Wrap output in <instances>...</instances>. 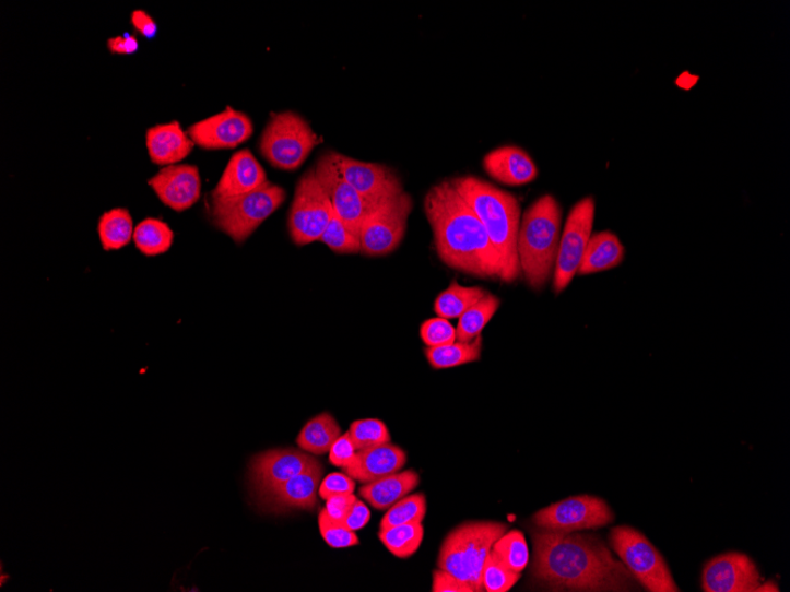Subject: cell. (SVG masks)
Returning <instances> with one entry per match:
<instances>
[{
  "label": "cell",
  "instance_id": "39",
  "mask_svg": "<svg viewBox=\"0 0 790 592\" xmlns=\"http://www.w3.org/2000/svg\"><path fill=\"white\" fill-rule=\"evenodd\" d=\"M421 338L427 346H439L457 341V330L449 320L436 317L421 327Z\"/></svg>",
  "mask_w": 790,
  "mask_h": 592
},
{
  "label": "cell",
  "instance_id": "17",
  "mask_svg": "<svg viewBox=\"0 0 790 592\" xmlns=\"http://www.w3.org/2000/svg\"><path fill=\"white\" fill-rule=\"evenodd\" d=\"M253 125L248 115L227 107L213 117L194 123L189 129L190 139L204 150H229L248 141Z\"/></svg>",
  "mask_w": 790,
  "mask_h": 592
},
{
  "label": "cell",
  "instance_id": "44",
  "mask_svg": "<svg viewBox=\"0 0 790 592\" xmlns=\"http://www.w3.org/2000/svg\"><path fill=\"white\" fill-rule=\"evenodd\" d=\"M369 521L370 511L367 505L364 501L356 499L347 517L344 518L342 525L356 532L364 529Z\"/></svg>",
  "mask_w": 790,
  "mask_h": 592
},
{
  "label": "cell",
  "instance_id": "37",
  "mask_svg": "<svg viewBox=\"0 0 790 592\" xmlns=\"http://www.w3.org/2000/svg\"><path fill=\"white\" fill-rule=\"evenodd\" d=\"M319 241L339 254H356L362 250L361 238L353 234L335 213Z\"/></svg>",
  "mask_w": 790,
  "mask_h": 592
},
{
  "label": "cell",
  "instance_id": "8",
  "mask_svg": "<svg viewBox=\"0 0 790 592\" xmlns=\"http://www.w3.org/2000/svg\"><path fill=\"white\" fill-rule=\"evenodd\" d=\"M320 142L321 139L300 115L284 111L272 115L262 134L260 150L270 165L296 170Z\"/></svg>",
  "mask_w": 790,
  "mask_h": 592
},
{
  "label": "cell",
  "instance_id": "41",
  "mask_svg": "<svg viewBox=\"0 0 790 592\" xmlns=\"http://www.w3.org/2000/svg\"><path fill=\"white\" fill-rule=\"evenodd\" d=\"M355 454L356 450L347 431L333 443L329 451V461L330 464L344 469L352 464Z\"/></svg>",
  "mask_w": 790,
  "mask_h": 592
},
{
  "label": "cell",
  "instance_id": "43",
  "mask_svg": "<svg viewBox=\"0 0 790 592\" xmlns=\"http://www.w3.org/2000/svg\"><path fill=\"white\" fill-rule=\"evenodd\" d=\"M357 498L354 494L337 495L326 501V512L333 522L342 524Z\"/></svg>",
  "mask_w": 790,
  "mask_h": 592
},
{
  "label": "cell",
  "instance_id": "22",
  "mask_svg": "<svg viewBox=\"0 0 790 592\" xmlns=\"http://www.w3.org/2000/svg\"><path fill=\"white\" fill-rule=\"evenodd\" d=\"M406 462V452L389 442L356 452L352 464L342 470L352 479L368 484L399 472Z\"/></svg>",
  "mask_w": 790,
  "mask_h": 592
},
{
  "label": "cell",
  "instance_id": "2",
  "mask_svg": "<svg viewBox=\"0 0 790 592\" xmlns=\"http://www.w3.org/2000/svg\"><path fill=\"white\" fill-rule=\"evenodd\" d=\"M424 211L441 263L472 277L503 282L497 250L450 180L431 187L424 199Z\"/></svg>",
  "mask_w": 790,
  "mask_h": 592
},
{
  "label": "cell",
  "instance_id": "12",
  "mask_svg": "<svg viewBox=\"0 0 790 592\" xmlns=\"http://www.w3.org/2000/svg\"><path fill=\"white\" fill-rule=\"evenodd\" d=\"M613 521L614 513L608 502L588 495L552 504L533 517L538 528L556 532L596 530L608 526Z\"/></svg>",
  "mask_w": 790,
  "mask_h": 592
},
{
  "label": "cell",
  "instance_id": "11",
  "mask_svg": "<svg viewBox=\"0 0 790 592\" xmlns=\"http://www.w3.org/2000/svg\"><path fill=\"white\" fill-rule=\"evenodd\" d=\"M334 211L329 198L310 168L296 186L290 213V234L298 247L320 240Z\"/></svg>",
  "mask_w": 790,
  "mask_h": 592
},
{
  "label": "cell",
  "instance_id": "20",
  "mask_svg": "<svg viewBox=\"0 0 790 592\" xmlns=\"http://www.w3.org/2000/svg\"><path fill=\"white\" fill-rule=\"evenodd\" d=\"M268 182L266 170L249 150L236 153L212 191V200H226L260 189Z\"/></svg>",
  "mask_w": 790,
  "mask_h": 592
},
{
  "label": "cell",
  "instance_id": "7",
  "mask_svg": "<svg viewBox=\"0 0 790 592\" xmlns=\"http://www.w3.org/2000/svg\"><path fill=\"white\" fill-rule=\"evenodd\" d=\"M610 544L624 566L639 584L651 592H679L662 554L644 536L629 526L611 530Z\"/></svg>",
  "mask_w": 790,
  "mask_h": 592
},
{
  "label": "cell",
  "instance_id": "18",
  "mask_svg": "<svg viewBox=\"0 0 790 592\" xmlns=\"http://www.w3.org/2000/svg\"><path fill=\"white\" fill-rule=\"evenodd\" d=\"M322 475L321 462L315 459L307 470L258 498V504L269 511L311 510L318 504Z\"/></svg>",
  "mask_w": 790,
  "mask_h": 592
},
{
  "label": "cell",
  "instance_id": "30",
  "mask_svg": "<svg viewBox=\"0 0 790 592\" xmlns=\"http://www.w3.org/2000/svg\"><path fill=\"white\" fill-rule=\"evenodd\" d=\"M133 240L141 253L155 257L166 253L170 249L175 234L165 222L148 218L135 227Z\"/></svg>",
  "mask_w": 790,
  "mask_h": 592
},
{
  "label": "cell",
  "instance_id": "10",
  "mask_svg": "<svg viewBox=\"0 0 790 592\" xmlns=\"http://www.w3.org/2000/svg\"><path fill=\"white\" fill-rule=\"evenodd\" d=\"M594 220L596 200L593 197H586L571 208L564 233L559 238L553 274V287L556 295L564 293L577 276L587 244L593 235Z\"/></svg>",
  "mask_w": 790,
  "mask_h": 592
},
{
  "label": "cell",
  "instance_id": "1",
  "mask_svg": "<svg viewBox=\"0 0 790 592\" xmlns=\"http://www.w3.org/2000/svg\"><path fill=\"white\" fill-rule=\"evenodd\" d=\"M540 529V528H539ZM531 575L552 591H637L634 576L593 534L531 531Z\"/></svg>",
  "mask_w": 790,
  "mask_h": 592
},
{
  "label": "cell",
  "instance_id": "14",
  "mask_svg": "<svg viewBox=\"0 0 790 592\" xmlns=\"http://www.w3.org/2000/svg\"><path fill=\"white\" fill-rule=\"evenodd\" d=\"M316 177L321 182L330 204L339 218L358 236L366 214L370 210L365 199L341 176L329 153L315 166Z\"/></svg>",
  "mask_w": 790,
  "mask_h": 592
},
{
  "label": "cell",
  "instance_id": "9",
  "mask_svg": "<svg viewBox=\"0 0 790 592\" xmlns=\"http://www.w3.org/2000/svg\"><path fill=\"white\" fill-rule=\"evenodd\" d=\"M413 200L408 192L387 198L373 206L361 227V253L384 257L394 252L408 229Z\"/></svg>",
  "mask_w": 790,
  "mask_h": 592
},
{
  "label": "cell",
  "instance_id": "19",
  "mask_svg": "<svg viewBox=\"0 0 790 592\" xmlns=\"http://www.w3.org/2000/svg\"><path fill=\"white\" fill-rule=\"evenodd\" d=\"M149 185L163 204L176 212L191 209L201 193L199 170L192 165L166 166Z\"/></svg>",
  "mask_w": 790,
  "mask_h": 592
},
{
  "label": "cell",
  "instance_id": "6",
  "mask_svg": "<svg viewBox=\"0 0 790 592\" xmlns=\"http://www.w3.org/2000/svg\"><path fill=\"white\" fill-rule=\"evenodd\" d=\"M285 198L281 186L268 181L248 194L212 200L211 221L222 233L241 244L281 208Z\"/></svg>",
  "mask_w": 790,
  "mask_h": 592
},
{
  "label": "cell",
  "instance_id": "4",
  "mask_svg": "<svg viewBox=\"0 0 790 592\" xmlns=\"http://www.w3.org/2000/svg\"><path fill=\"white\" fill-rule=\"evenodd\" d=\"M562 222L563 209L552 194L539 198L522 215L517 252L522 276L537 292L554 274Z\"/></svg>",
  "mask_w": 790,
  "mask_h": 592
},
{
  "label": "cell",
  "instance_id": "32",
  "mask_svg": "<svg viewBox=\"0 0 790 592\" xmlns=\"http://www.w3.org/2000/svg\"><path fill=\"white\" fill-rule=\"evenodd\" d=\"M424 532L422 524L398 525L380 530L379 540L393 556L405 559L418 552Z\"/></svg>",
  "mask_w": 790,
  "mask_h": 592
},
{
  "label": "cell",
  "instance_id": "42",
  "mask_svg": "<svg viewBox=\"0 0 790 592\" xmlns=\"http://www.w3.org/2000/svg\"><path fill=\"white\" fill-rule=\"evenodd\" d=\"M434 592H476L469 583L457 579L452 573L443 569L434 571Z\"/></svg>",
  "mask_w": 790,
  "mask_h": 592
},
{
  "label": "cell",
  "instance_id": "24",
  "mask_svg": "<svg viewBox=\"0 0 790 592\" xmlns=\"http://www.w3.org/2000/svg\"><path fill=\"white\" fill-rule=\"evenodd\" d=\"M421 483L420 474L409 470L397 472L376 482L364 484L358 494L380 511L389 510L402 498L409 496Z\"/></svg>",
  "mask_w": 790,
  "mask_h": 592
},
{
  "label": "cell",
  "instance_id": "13",
  "mask_svg": "<svg viewBox=\"0 0 790 592\" xmlns=\"http://www.w3.org/2000/svg\"><path fill=\"white\" fill-rule=\"evenodd\" d=\"M328 153L344 180L354 187L370 209L387 198L404 192V187L393 168L355 161V158L337 152Z\"/></svg>",
  "mask_w": 790,
  "mask_h": 592
},
{
  "label": "cell",
  "instance_id": "29",
  "mask_svg": "<svg viewBox=\"0 0 790 592\" xmlns=\"http://www.w3.org/2000/svg\"><path fill=\"white\" fill-rule=\"evenodd\" d=\"M131 213L126 209H114L101 216L97 233L105 251H118L127 247L134 236Z\"/></svg>",
  "mask_w": 790,
  "mask_h": 592
},
{
  "label": "cell",
  "instance_id": "45",
  "mask_svg": "<svg viewBox=\"0 0 790 592\" xmlns=\"http://www.w3.org/2000/svg\"><path fill=\"white\" fill-rule=\"evenodd\" d=\"M132 24L135 31L148 39H153L157 34V25L146 11L135 10L132 13Z\"/></svg>",
  "mask_w": 790,
  "mask_h": 592
},
{
  "label": "cell",
  "instance_id": "27",
  "mask_svg": "<svg viewBox=\"0 0 790 592\" xmlns=\"http://www.w3.org/2000/svg\"><path fill=\"white\" fill-rule=\"evenodd\" d=\"M482 335L470 342L456 341L439 346H427L425 354L428 364L434 369H449L472 363L482 357Z\"/></svg>",
  "mask_w": 790,
  "mask_h": 592
},
{
  "label": "cell",
  "instance_id": "16",
  "mask_svg": "<svg viewBox=\"0 0 790 592\" xmlns=\"http://www.w3.org/2000/svg\"><path fill=\"white\" fill-rule=\"evenodd\" d=\"M315 458L298 450H270L255 455L249 466V478L256 498H261L279 485L304 472Z\"/></svg>",
  "mask_w": 790,
  "mask_h": 592
},
{
  "label": "cell",
  "instance_id": "38",
  "mask_svg": "<svg viewBox=\"0 0 790 592\" xmlns=\"http://www.w3.org/2000/svg\"><path fill=\"white\" fill-rule=\"evenodd\" d=\"M319 529L322 538L330 547L344 548L361 544V540H358L356 533L344 528L342 524L333 522L332 519L328 517L326 509L320 511Z\"/></svg>",
  "mask_w": 790,
  "mask_h": 592
},
{
  "label": "cell",
  "instance_id": "15",
  "mask_svg": "<svg viewBox=\"0 0 790 592\" xmlns=\"http://www.w3.org/2000/svg\"><path fill=\"white\" fill-rule=\"evenodd\" d=\"M763 584L755 561L741 553L717 556L704 567L701 588L706 592H752Z\"/></svg>",
  "mask_w": 790,
  "mask_h": 592
},
{
  "label": "cell",
  "instance_id": "26",
  "mask_svg": "<svg viewBox=\"0 0 790 592\" xmlns=\"http://www.w3.org/2000/svg\"><path fill=\"white\" fill-rule=\"evenodd\" d=\"M340 437L341 427L335 417L329 413H321L310 418L302 428L296 442L302 451L323 455L332 449Z\"/></svg>",
  "mask_w": 790,
  "mask_h": 592
},
{
  "label": "cell",
  "instance_id": "31",
  "mask_svg": "<svg viewBox=\"0 0 790 592\" xmlns=\"http://www.w3.org/2000/svg\"><path fill=\"white\" fill-rule=\"evenodd\" d=\"M499 307L500 299L491 293L487 294L477 305L459 317L456 328L457 341L470 342L481 336L483 329L493 320Z\"/></svg>",
  "mask_w": 790,
  "mask_h": 592
},
{
  "label": "cell",
  "instance_id": "28",
  "mask_svg": "<svg viewBox=\"0 0 790 592\" xmlns=\"http://www.w3.org/2000/svg\"><path fill=\"white\" fill-rule=\"evenodd\" d=\"M487 294L481 286H464L452 281L447 291L438 295L434 309L441 319H459Z\"/></svg>",
  "mask_w": 790,
  "mask_h": 592
},
{
  "label": "cell",
  "instance_id": "21",
  "mask_svg": "<svg viewBox=\"0 0 790 592\" xmlns=\"http://www.w3.org/2000/svg\"><path fill=\"white\" fill-rule=\"evenodd\" d=\"M483 168L495 181L508 186H524L539 176L533 158L516 146L499 147L487 153L483 158Z\"/></svg>",
  "mask_w": 790,
  "mask_h": 592
},
{
  "label": "cell",
  "instance_id": "40",
  "mask_svg": "<svg viewBox=\"0 0 790 592\" xmlns=\"http://www.w3.org/2000/svg\"><path fill=\"white\" fill-rule=\"evenodd\" d=\"M355 486V481L346 473H332L321 482L319 496L327 500L337 495L354 494Z\"/></svg>",
  "mask_w": 790,
  "mask_h": 592
},
{
  "label": "cell",
  "instance_id": "23",
  "mask_svg": "<svg viewBox=\"0 0 790 592\" xmlns=\"http://www.w3.org/2000/svg\"><path fill=\"white\" fill-rule=\"evenodd\" d=\"M146 144L151 162L160 166L177 165L194 147V142L177 121L150 128Z\"/></svg>",
  "mask_w": 790,
  "mask_h": 592
},
{
  "label": "cell",
  "instance_id": "34",
  "mask_svg": "<svg viewBox=\"0 0 790 592\" xmlns=\"http://www.w3.org/2000/svg\"><path fill=\"white\" fill-rule=\"evenodd\" d=\"M493 550L508 568L516 572H522L528 566L529 548L523 532L519 530H511L503 534L494 544Z\"/></svg>",
  "mask_w": 790,
  "mask_h": 592
},
{
  "label": "cell",
  "instance_id": "25",
  "mask_svg": "<svg viewBox=\"0 0 790 592\" xmlns=\"http://www.w3.org/2000/svg\"><path fill=\"white\" fill-rule=\"evenodd\" d=\"M625 258V248L620 238L610 230L592 235L582 258L578 274L599 273L620 267Z\"/></svg>",
  "mask_w": 790,
  "mask_h": 592
},
{
  "label": "cell",
  "instance_id": "35",
  "mask_svg": "<svg viewBox=\"0 0 790 592\" xmlns=\"http://www.w3.org/2000/svg\"><path fill=\"white\" fill-rule=\"evenodd\" d=\"M356 452L391 442L389 428L379 418H363L354 422L349 430Z\"/></svg>",
  "mask_w": 790,
  "mask_h": 592
},
{
  "label": "cell",
  "instance_id": "36",
  "mask_svg": "<svg viewBox=\"0 0 790 592\" xmlns=\"http://www.w3.org/2000/svg\"><path fill=\"white\" fill-rule=\"evenodd\" d=\"M521 579V572H516L503 563L494 550L487 555L483 572V591L507 592Z\"/></svg>",
  "mask_w": 790,
  "mask_h": 592
},
{
  "label": "cell",
  "instance_id": "46",
  "mask_svg": "<svg viewBox=\"0 0 790 592\" xmlns=\"http://www.w3.org/2000/svg\"><path fill=\"white\" fill-rule=\"evenodd\" d=\"M108 48L113 54L132 55L139 50V42L131 35L118 36L108 40Z\"/></svg>",
  "mask_w": 790,
  "mask_h": 592
},
{
  "label": "cell",
  "instance_id": "47",
  "mask_svg": "<svg viewBox=\"0 0 790 592\" xmlns=\"http://www.w3.org/2000/svg\"><path fill=\"white\" fill-rule=\"evenodd\" d=\"M756 591H779V587L774 582H769L768 585L760 584Z\"/></svg>",
  "mask_w": 790,
  "mask_h": 592
},
{
  "label": "cell",
  "instance_id": "5",
  "mask_svg": "<svg viewBox=\"0 0 790 592\" xmlns=\"http://www.w3.org/2000/svg\"><path fill=\"white\" fill-rule=\"evenodd\" d=\"M507 530L506 524L497 522H470L457 526L441 544L439 569L469 583L476 592L483 591L485 559Z\"/></svg>",
  "mask_w": 790,
  "mask_h": 592
},
{
  "label": "cell",
  "instance_id": "3",
  "mask_svg": "<svg viewBox=\"0 0 790 592\" xmlns=\"http://www.w3.org/2000/svg\"><path fill=\"white\" fill-rule=\"evenodd\" d=\"M456 192L476 214L497 250L503 265V282L522 276L517 240L521 226V202L516 196L491 182L465 176L449 179Z\"/></svg>",
  "mask_w": 790,
  "mask_h": 592
},
{
  "label": "cell",
  "instance_id": "33",
  "mask_svg": "<svg viewBox=\"0 0 790 592\" xmlns=\"http://www.w3.org/2000/svg\"><path fill=\"white\" fill-rule=\"evenodd\" d=\"M426 509V497L423 494L406 496L386 510L380 530L405 524H423Z\"/></svg>",
  "mask_w": 790,
  "mask_h": 592
}]
</instances>
